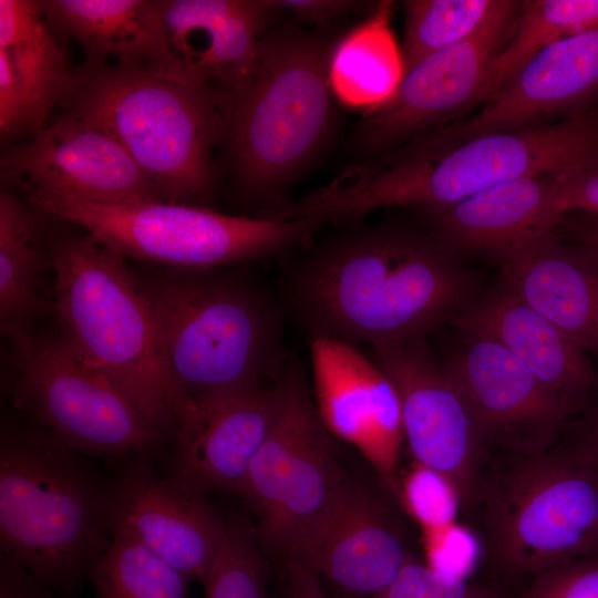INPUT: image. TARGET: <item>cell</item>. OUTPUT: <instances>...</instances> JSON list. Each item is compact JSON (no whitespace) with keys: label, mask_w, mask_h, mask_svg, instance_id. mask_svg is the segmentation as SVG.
I'll return each mask as SVG.
<instances>
[{"label":"cell","mask_w":598,"mask_h":598,"mask_svg":"<svg viewBox=\"0 0 598 598\" xmlns=\"http://www.w3.org/2000/svg\"><path fill=\"white\" fill-rule=\"evenodd\" d=\"M577 214L569 221L561 218L559 224L568 226L576 246L598 262V218L581 213Z\"/></svg>","instance_id":"obj_41"},{"label":"cell","mask_w":598,"mask_h":598,"mask_svg":"<svg viewBox=\"0 0 598 598\" xmlns=\"http://www.w3.org/2000/svg\"><path fill=\"white\" fill-rule=\"evenodd\" d=\"M513 598H598V556L548 568Z\"/></svg>","instance_id":"obj_35"},{"label":"cell","mask_w":598,"mask_h":598,"mask_svg":"<svg viewBox=\"0 0 598 598\" xmlns=\"http://www.w3.org/2000/svg\"><path fill=\"white\" fill-rule=\"evenodd\" d=\"M474 515L487 565L502 578L598 556V471L565 437L537 454L493 452Z\"/></svg>","instance_id":"obj_8"},{"label":"cell","mask_w":598,"mask_h":598,"mask_svg":"<svg viewBox=\"0 0 598 598\" xmlns=\"http://www.w3.org/2000/svg\"><path fill=\"white\" fill-rule=\"evenodd\" d=\"M598 25V0L522 1L505 44L493 59L478 104L492 99L543 49Z\"/></svg>","instance_id":"obj_29"},{"label":"cell","mask_w":598,"mask_h":598,"mask_svg":"<svg viewBox=\"0 0 598 598\" xmlns=\"http://www.w3.org/2000/svg\"><path fill=\"white\" fill-rule=\"evenodd\" d=\"M226 520L224 539L200 582L204 598H268L266 555L255 524L244 515Z\"/></svg>","instance_id":"obj_32"},{"label":"cell","mask_w":598,"mask_h":598,"mask_svg":"<svg viewBox=\"0 0 598 598\" xmlns=\"http://www.w3.org/2000/svg\"><path fill=\"white\" fill-rule=\"evenodd\" d=\"M520 3L502 0L471 37L406 70L393 96L367 111L352 136L353 150L365 159L375 157L476 106L489 65L508 39Z\"/></svg>","instance_id":"obj_13"},{"label":"cell","mask_w":598,"mask_h":598,"mask_svg":"<svg viewBox=\"0 0 598 598\" xmlns=\"http://www.w3.org/2000/svg\"><path fill=\"white\" fill-rule=\"evenodd\" d=\"M330 51L302 30L264 34L248 79L226 97L224 137L241 188L264 206L259 214L288 202L287 189L329 138Z\"/></svg>","instance_id":"obj_6"},{"label":"cell","mask_w":598,"mask_h":598,"mask_svg":"<svg viewBox=\"0 0 598 598\" xmlns=\"http://www.w3.org/2000/svg\"><path fill=\"white\" fill-rule=\"evenodd\" d=\"M30 200L123 257L182 270H215L307 245L319 218L233 216L186 203L100 204L28 188Z\"/></svg>","instance_id":"obj_9"},{"label":"cell","mask_w":598,"mask_h":598,"mask_svg":"<svg viewBox=\"0 0 598 598\" xmlns=\"http://www.w3.org/2000/svg\"><path fill=\"white\" fill-rule=\"evenodd\" d=\"M553 175L508 181L421 213L431 235L455 256L501 266L528 241L557 227L548 207Z\"/></svg>","instance_id":"obj_24"},{"label":"cell","mask_w":598,"mask_h":598,"mask_svg":"<svg viewBox=\"0 0 598 598\" xmlns=\"http://www.w3.org/2000/svg\"><path fill=\"white\" fill-rule=\"evenodd\" d=\"M286 587L280 598H328L320 575L307 563L291 558L285 561Z\"/></svg>","instance_id":"obj_39"},{"label":"cell","mask_w":598,"mask_h":598,"mask_svg":"<svg viewBox=\"0 0 598 598\" xmlns=\"http://www.w3.org/2000/svg\"><path fill=\"white\" fill-rule=\"evenodd\" d=\"M40 254L32 240L28 209L14 195L0 193V327L17 342L30 336L41 310Z\"/></svg>","instance_id":"obj_28"},{"label":"cell","mask_w":598,"mask_h":598,"mask_svg":"<svg viewBox=\"0 0 598 598\" xmlns=\"http://www.w3.org/2000/svg\"><path fill=\"white\" fill-rule=\"evenodd\" d=\"M444 362L468 400L489 451L537 454L554 447L569 415L499 342L465 333Z\"/></svg>","instance_id":"obj_14"},{"label":"cell","mask_w":598,"mask_h":598,"mask_svg":"<svg viewBox=\"0 0 598 598\" xmlns=\"http://www.w3.org/2000/svg\"><path fill=\"white\" fill-rule=\"evenodd\" d=\"M144 286L183 403L179 419L281 373L279 318L258 287L213 270H183Z\"/></svg>","instance_id":"obj_7"},{"label":"cell","mask_w":598,"mask_h":598,"mask_svg":"<svg viewBox=\"0 0 598 598\" xmlns=\"http://www.w3.org/2000/svg\"><path fill=\"white\" fill-rule=\"evenodd\" d=\"M453 322L464 333L487 337L508 349L570 419L596 401L598 372L589 353L503 281Z\"/></svg>","instance_id":"obj_21"},{"label":"cell","mask_w":598,"mask_h":598,"mask_svg":"<svg viewBox=\"0 0 598 598\" xmlns=\"http://www.w3.org/2000/svg\"><path fill=\"white\" fill-rule=\"evenodd\" d=\"M502 0H409L403 2L405 71L425 56L475 33Z\"/></svg>","instance_id":"obj_31"},{"label":"cell","mask_w":598,"mask_h":598,"mask_svg":"<svg viewBox=\"0 0 598 598\" xmlns=\"http://www.w3.org/2000/svg\"><path fill=\"white\" fill-rule=\"evenodd\" d=\"M110 535H127L183 574L202 580L226 533L227 520L206 495L155 473L145 460L130 461L107 482Z\"/></svg>","instance_id":"obj_16"},{"label":"cell","mask_w":598,"mask_h":598,"mask_svg":"<svg viewBox=\"0 0 598 598\" xmlns=\"http://www.w3.org/2000/svg\"><path fill=\"white\" fill-rule=\"evenodd\" d=\"M0 598H60L28 570L0 553Z\"/></svg>","instance_id":"obj_37"},{"label":"cell","mask_w":598,"mask_h":598,"mask_svg":"<svg viewBox=\"0 0 598 598\" xmlns=\"http://www.w3.org/2000/svg\"><path fill=\"white\" fill-rule=\"evenodd\" d=\"M50 256L59 337L120 388L159 432L174 430L183 403L152 301L125 257L87 234L55 239Z\"/></svg>","instance_id":"obj_5"},{"label":"cell","mask_w":598,"mask_h":598,"mask_svg":"<svg viewBox=\"0 0 598 598\" xmlns=\"http://www.w3.org/2000/svg\"><path fill=\"white\" fill-rule=\"evenodd\" d=\"M399 495L426 530L452 524L455 508L460 507L450 484L435 472L415 463L400 483Z\"/></svg>","instance_id":"obj_34"},{"label":"cell","mask_w":598,"mask_h":598,"mask_svg":"<svg viewBox=\"0 0 598 598\" xmlns=\"http://www.w3.org/2000/svg\"><path fill=\"white\" fill-rule=\"evenodd\" d=\"M1 166L28 188L100 204L162 200L157 186L106 132L65 112L8 150Z\"/></svg>","instance_id":"obj_17"},{"label":"cell","mask_w":598,"mask_h":598,"mask_svg":"<svg viewBox=\"0 0 598 598\" xmlns=\"http://www.w3.org/2000/svg\"><path fill=\"white\" fill-rule=\"evenodd\" d=\"M74 73L34 0H0V133L35 134L66 103Z\"/></svg>","instance_id":"obj_23"},{"label":"cell","mask_w":598,"mask_h":598,"mask_svg":"<svg viewBox=\"0 0 598 598\" xmlns=\"http://www.w3.org/2000/svg\"><path fill=\"white\" fill-rule=\"evenodd\" d=\"M392 2H379L373 12L330 51L332 93L349 107L373 110L398 90L405 65L390 28Z\"/></svg>","instance_id":"obj_27"},{"label":"cell","mask_w":598,"mask_h":598,"mask_svg":"<svg viewBox=\"0 0 598 598\" xmlns=\"http://www.w3.org/2000/svg\"><path fill=\"white\" fill-rule=\"evenodd\" d=\"M107 482L43 426L0 439V553L60 598H78L111 543Z\"/></svg>","instance_id":"obj_4"},{"label":"cell","mask_w":598,"mask_h":598,"mask_svg":"<svg viewBox=\"0 0 598 598\" xmlns=\"http://www.w3.org/2000/svg\"><path fill=\"white\" fill-rule=\"evenodd\" d=\"M278 9H286L306 22L326 23L362 7V2L347 0H275Z\"/></svg>","instance_id":"obj_38"},{"label":"cell","mask_w":598,"mask_h":598,"mask_svg":"<svg viewBox=\"0 0 598 598\" xmlns=\"http://www.w3.org/2000/svg\"><path fill=\"white\" fill-rule=\"evenodd\" d=\"M522 300L598 359V262L555 230L519 248L499 266Z\"/></svg>","instance_id":"obj_25"},{"label":"cell","mask_w":598,"mask_h":598,"mask_svg":"<svg viewBox=\"0 0 598 598\" xmlns=\"http://www.w3.org/2000/svg\"><path fill=\"white\" fill-rule=\"evenodd\" d=\"M89 580L95 598H188L183 574L127 535H111Z\"/></svg>","instance_id":"obj_30"},{"label":"cell","mask_w":598,"mask_h":598,"mask_svg":"<svg viewBox=\"0 0 598 598\" xmlns=\"http://www.w3.org/2000/svg\"><path fill=\"white\" fill-rule=\"evenodd\" d=\"M275 0H159L165 59L226 96L248 79Z\"/></svg>","instance_id":"obj_22"},{"label":"cell","mask_w":598,"mask_h":598,"mask_svg":"<svg viewBox=\"0 0 598 598\" xmlns=\"http://www.w3.org/2000/svg\"><path fill=\"white\" fill-rule=\"evenodd\" d=\"M310 358L313 401L324 426L355 447L399 495L404 435L393 384L372 359L346 341L310 338Z\"/></svg>","instance_id":"obj_15"},{"label":"cell","mask_w":598,"mask_h":598,"mask_svg":"<svg viewBox=\"0 0 598 598\" xmlns=\"http://www.w3.org/2000/svg\"><path fill=\"white\" fill-rule=\"evenodd\" d=\"M53 33L75 40L85 64L141 65L165 59L159 0H43Z\"/></svg>","instance_id":"obj_26"},{"label":"cell","mask_w":598,"mask_h":598,"mask_svg":"<svg viewBox=\"0 0 598 598\" xmlns=\"http://www.w3.org/2000/svg\"><path fill=\"white\" fill-rule=\"evenodd\" d=\"M412 555L388 505L349 482L292 558L348 592L373 598Z\"/></svg>","instance_id":"obj_20"},{"label":"cell","mask_w":598,"mask_h":598,"mask_svg":"<svg viewBox=\"0 0 598 598\" xmlns=\"http://www.w3.org/2000/svg\"><path fill=\"white\" fill-rule=\"evenodd\" d=\"M296 362L286 365L283 409L238 493L254 513L262 551L283 563L296 555L349 483L333 436Z\"/></svg>","instance_id":"obj_10"},{"label":"cell","mask_w":598,"mask_h":598,"mask_svg":"<svg viewBox=\"0 0 598 598\" xmlns=\"http://www.w3.org/2000/svg\"><path fill=\"white\" fill-rule=\"evenodd\" d=\"M14 344L18 409L83 456L144 460L161 432L120 388L59 336Z\"/></svg>","instance_id":"obj_11"},{"label":"cell","mask_w":598,"mask_h":598,"mask_svg":"<svg viewBox=\"0 0 598 598\" xmlns=\"http://www.w3.org/2000/svg\"><path fill=\"white\" fill-rule=\"evenodd\" d=\"M424 342L420 338L373 346L371 359L398 393L404 442L414 463L443 477L460 507L474 515L492 452L465 394Z\"/></svg>","instance_id":"obj_12"},{"label":"cell","mask_w":598,"mask_h":598,"mask_svg":"<svg viewBox=\"0 0 598 598\" xmlns=\"http://www.w3.org/2000/svg\"><path fill=\"white\" fill-rule=\"evenodd\" d=\"M548 207L557 224L570 213L598 218V161L554 174Z\"/></svg>","instance_id":"obj_36"},{"label":"cell","mask_w":598,"mask_h":598,"mask_svg":"<svg viewBox=\"0 0 598 598\" xmlns=\"http://www.w3.org/2000/svg\"><path fill=\"white\" fill-rule=\"evenodd\" d=\"M373 598H509L495 587L437 571L412 555L394 580Z\"/></svg>","instance_id":"obj_33"},{"label":"cell","mask_w":598,"mask_h":598,"mask_svg":"<svg viewBox=\"0 0 598 598\" xmlns=\"http://www.w3.org/2000/svg\"><path fill=\"white\" fill-rule=\"evenodd\" d=\"M596 161L598 121L582 114L448 147L414 137L348 166L329 185L292 202L289 213L328 223L389 207L435 210L508 181L551 175Z\"/></svg>","instance_id":"obj_2"},{"label":"cell","mask_w":598,"mask_h":598,"mask_svg":"<svg viewBox=\"0 0 598 598\" xmlns=\"http://www.w3.org/2000/svg\"><path fill=\"white\" fill-rule=\"evenodd\" d=\"M564 437L580 450L598 471V399L580 413L568 436Z\"/></svg>","instance_id":"obj_40"},{"label":"cell","mask_w":598,"mask_h":598,"mask_svg":"<svg viewBox=\"0 0 598 598\" xmlns=\"http://www.w3.org/2000/svg\"><path fill=\"white\" fill-rule=\"evenodd\" d=\"M287 395L286 365L278 378L210 406L185 413L174 431L167 475L202 495H238L249 467L275 427Z\"/></svg>","instance_id":"obj_18"},{"label":"cell","mask_w":598,"mask_h":598,"mask_svg":"<svg viewBox=\"0 0 598 598\" xmlns=\"http://www.w3.org/2000/svg\"><path fill=\"white\" fill-rule=\"evenodd\" d=\"M286 296L310 338L373 347L425 338L454 321L480 285L431 234L379 226L315 247L289 271Z\"/></svg>","instance_id":"obj_1"},{"label":"cell","mask_w":598,"mask_h":598,"mask_svg":"<svg viewBox=\"0 0 598 598\" xmlns=\"http://www.w3.org/2000/svg\"><path fill=\"white\" fill-rule=\"evenodd\" d=\"M598 94V25L535 54L471 116L419 135L448 147L467 140L514 132L578 106Z\"/></svg>","instance_id":"obj_19"},{"label":"cell","mask_w":598,"mask_h":598,"mask_svg":"<svg viewBox=\"0 0 598 598\" xmlns=\"http://www.w3.org/2000/svg\"><path fill=\"white\" fill-rule=\"evenodd\" d=\"M66 112L110 134L157 186L165 202L208 196L213 150L224 137L226 95L167 60L84 64Z\"/></svg>","instance_id":"obj_3"}]
</instances>
